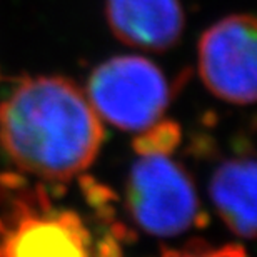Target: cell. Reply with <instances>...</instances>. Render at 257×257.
Returning a JSON list of instances; mask_svg holds the SVG:
<instances>
[{
	"instance_id": "6da1fadb",
	"label": "cell",
	"mask_w": 257,
	"mask_h": 257,
	"mask_svg": "<svg viewBox=\"0 0 257 257\" xmlns=\"http://www.w3.org/2000/svg\"><path fill=\"white\" fill-rule=\"evenodd\" d=\"M104 141L87 95L62 77L22 82L0 104V142L25 172L67 181L94 162Z\"/></svg>"
},
{
	"instance_id": "7a4b0ae2",
	"label": "cell",
	"mask_w": 257,
	"mask_h": 257,
	"mask_svg": "<svg viewBox=\"0 0 257 257\" xmlns=\"http://www.w3.org/2000/svg\"><path fill=\"white\" fill-rule=\"evenodd\" d=\"M166 77L151 60L124 55L92 72L87 99L97 115L115 127L142 132L161 119L169 104Z\"/></svg>"
},
{
	"instance_id": "3957f363",
	"label": "cell",
	"mask_w": 257,
	"mask_h": 257,
	"mask_svg": "<svg viewBox=\"0 0 257 257\" xmlns=\"http://www.w3.org/2000/svg\"><path fill=\"white\" fill-rule=\"evenodd\" d=\"M128 207L142 229L169 237L184 232L197 214V197L187 174L164 154H149L134 164Z\"/></svg>"
},
{
	"instance_id": "277c9868",
	"label": "cell",
	"mask_w": 257,
	"mask_h": 257,
	"mask_svg": "<svg viewBox=\"0 0 257 257\" xmlns=\"http://www.w3.org/2000/svg\"><path fill=\"white\" fill-rule=\"evenodd\" d=\"M255 20L230 15L207 29L199 42V70L214 95L232 104L255 100Z\"/></svg>"
},
{
	"instance_id": "5b68a950",
	"label": "cell",
	"mask_w": 257,
	"mask_h": 257,
	"mask_svg": "<svg viewBox=\"0 0 257 257\" xmlns=\"http://www.w3.org/2000/svg\"><path fill=\"white\" fill-rule=\"evenodd\" d=\"M105 14L112 34L142 50L171 49L184 30L179 0H105Z\"/></svg>"
},
{
	"instance_id": "8992f818",
	"label": "cell",
	"mask_w": 257,
	"mask_h": 257,
	"mask_svg": "<svg viewBox=\"0 0 257 257\" xmlns=\"http://www.w3.org/2000/svg\"><path fill=\"white\" fill-rule=\"evenodd\" d=\"M89 237L74 212L27 217L9 235L4 257H89Z\"/></svg>"
},
{
	"instance_id": "52a82bcc",
	"label": "cell",
	"mask_w": 257,
	"mask_h": 257,
	"mask_svg": "<svg viewBox=\"0 0 257 257\" xmlns=\"http://www.w3.org/2000/svg\"><path fill=\"white\" fill-rule=\"evenodd\" d=\"M214 204L235 234L245 239L255 235V162L230 161L222 164L210 184Z\"/></svg>"
},
{
	"instance_id": "ba28073f",
	"label": "cell",
	"mask_w": 257,
	"mask_h": 257,
	"mask_svg": "<svg viewBox=\"0 0 257 257\" xmlns=\"http://www.w3.org/2000/svg\"><path fill=\"white\" fill-rule=\"evenodd\" d=\"M147 131V128H146ZM181 132H179L177 124L174 122H161V124H154L149 127L146 134L136 139L134 146L136 151L141 156H149V154H164L167 156L169 152L174 151L177 146Z\"/></svg>"
},
{
	"instance_id": "9c48e42d",
	"label": "cell",
	"mask_w": 257,
	"mask_h": 257,
	"mask_svg": "<svg viewBox=\"0 0 257 257\" xmlns=\"http://www.w3.org/2000/svg\"><path fill=\"white\" fill-rule=\"evenodd\" d=\"M164 257H245V252L239 245H225V247L219 250H210V252L204 254H195V252H166Z\"/></svg>"
}]
</instances>
